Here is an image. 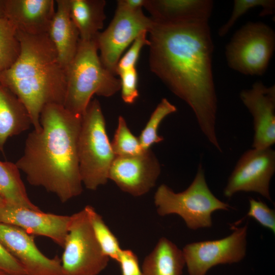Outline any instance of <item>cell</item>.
I'll use <instances>...</instances> for the list:
<instances>
[{"instance_id":"cell-1","label":"cell","mask_w":275,"mask_h":275,"mask_svg":"<svg viewBox=\"0 0 275 275\" xmlns=\"http://www.w3.org/2000/svg\"><path fill=\"white\" fill-rule=\"evenodd\" d=\"M148 33L151 71L190 107L203 133L221 152L215 128L214 46L208 22L163 24L153 21Z\"/></svg>"},{"instance_id":"cell-2","label":"cell","mask_w":275,"mask_h":275,"mask_svg":"<svg viewBox=\"0 0 275 275\" xmlns=\"http://www.w3.org/2000/svg\"><path fill=\"white\" fill-rule=\"evenodd\" d=\"M81 122V115L63 105H45L40 129L28 134L23 153L15 163L30 184L43 187L62 203L82 191L77 155Z\"/></svg>"},{"instance_id":"cell-3","label":"cell","mask_w":275,"mask_h":275,"mask_svg":"<svg viewBox=\"0 0 275 275\" xmlns=\"http://www.w3.org/2000/svg\"><path fill=\"white\" fill-rule=\"evenodd\" d=\"M21 46L15 63L0 74V81L22 102L34 129L41 128L40 117L48 104L64 105L66 70L47 34L33 35L16 31Z\"/></svg>"},{"instance_id":"cell-4","label":"cell","mask_w":275,"mask_h":275,"mask_svg":"<svg viewBox=\"0 0 275 275\" xmlns=\"http://www.w3.org/2000/svg\"><path fill=\"white\" fill-rule=\"evenodd\" d=\"M98 50L96 39H79L75 55L65 70L64 106L73 114L82 116L94 95L109 97L120 90V79L104 67Z\"/></svg>"},{"instance_id":"cell-5","label":"cell","mask_w":275,"mask_h":275,"mask_svg":"<svg viewBox=\"0 0 275 275\" xmlns=\"http://www.w3.org/2000/svg\"><path fill=\"white\" fill-rule=\"evenodd\" d=\"M77 155L82 185L95 190L106 184L115 155L107 135L101 105L96 99L91 100L81 116Z\"/></svg>"},{"instance_id":"cell-6","label":"cell","mask_w":275,"mask_h":275,"mask_svg":"<svg viewBox=\"0 0 275 275\" xmlns=\"http://www.w3.org/2000/svg\"><path fill=\"white\" fill-rule=\"evenodd\" d=\"M154 202L160 216L177 214L192 230L211 227L213 212L231 208L211 191L201 164L192 183L185 190L175 193L168 185L161 184L155 193Z\"/></svg>"},{"instance_id":"cell-7","label":"cell","mask_w":275,"mask_h":275,"mask_svg":"<svg viewBox=\"0 0 275 275\" xmlns=\"http://www.w3.org/2000/svg\"><path fill=\"white\" fill-rule=\"evenodd\" d=\"M275 47V33L262 22H248L233 35L226 46L230 68L243 74L261 76Z\"/></svg>"},{"instance_id":"cell-8","label":"cell","mask_w":275,"mask_h":275,"mask_svg":"<svg viewBox=\"0 0 275 275\" xmlns=\"http://www.w3.org/2000/svg\"><path fill=\"white\" fill-rule=\"evenodd\" d=\"M63 248L61 262L64 275H98L109 260L96 240L85 208L70 215Z\"/></svg>"},{"instance_id":"cell-9","label":"cell","mask_w":275,"mask_h":275,"mask_svg":"<svg viewBox=\"0 0 275 275\" xmlns=\"http://www.w3.org/2000/svg\"><path fill=\"white\" fill-rule=\"evenodd\" d=\"M153 23L142 10H129L118 1L112 20L96 38L99 57L104 67L116 75L118 62L125 49L142 32L148 33Z\"/></svg>"},{"instance_id":"cell-10","label":"cell","mask_w":275,"mask_h":275,"mask_svg":"<svg viewBox=\"0 0 275 275\" xmlns=\"http://www.w3.org/2000/svg\"><path fill=\"white\" fill-rule=\"evenodd\" d=\"M247 226L224 238L186 244L182 250L189 275H205L212 267L241 261L245 256Z\"/></svg>"},{"instance_id":"cell-11","label":"cell","mask_w":275,"mask_h":275,"mask_svg":"<svg viewBox=\"0 0 275 275\" xmlns=\"http://www.w3.org/2000/svg\"><path fill=\"white\" fill-rule=\"evenodd\" d=\"M275 172V151L271 147L245 151L228 178L224 195L230 198L239 191L255 192L271 201L270 180Z\"/></svg>"},{"instance_id":"cell-12","label":"cell","mask_w":275,"mask_h":275,"mask_svg":"<svg viewBox=\"0 0 275 275\" xmlns=\"http://www.w3.org/2000/svg\"><path fill=\"white\" fill-rule=\"evenodd\" d=\"M160 163L151 149L130 156H115L109 168L111 180L123 191L133 196L146 194L156 184Z\"/></svg>"},{"instance_id":"cell-13","label":"cell","mask_w":275,"mask_h":275,"mask_svg":"<svg viewBox=\"0 0 275 275\" xmlns=\"http://www.w3.org/2000/svg\"><path fill=\"white\" fill-rule=\"evenodd\" d=\"M33 236L18 227L0 223V242L27 275H64L61 259L44 255L36 246Z\"/></svg>"},{"instance_id":"cell-14","label":"cell","mask_w":275,"mask_h":275,"mask_svg":"<svg viewBox=\"0 0 275 275\" xmlns=\"http://www.w3.org/2000/svg\"><path fill=\"white\" fill-rule=\"evenodd\" d=\"M240 98L253 118L254 135L252 147L261 149L275 143V86L261 81L242 90Z\"/></svg>"},{"instance_id":"cell-15","label":"cell","mask_w":275,"mask_h":275,"mask_svg":"<svg viewBox=\"0 0 275 275\" xmlns=\"http://www.w3.org/2000/svg\"><path fill=\"white\" fill-rule=\"evenodd\" d=\"M70 215L45 213L40 210L6 204L0 208V223L18 227L32 235L48 237L64 246Z\"/></svg>"},{"instance_id":"cell-16","label":"cell","mask_w":275,"mask_h":275,"mask_svg":"<svg viewBox=\"0 0 275 275\" xmlns=\"http://www.w3.org/2000/svg\"><path fill=\"white\" fill-rule=\"evenodd\" d=\"M55 5L53 0H4L5 17L16 31L33 35L47 34Z\"/></svg>"},{"instance_id":"cell-17","label":"cell","mask_w":275,"mask_h":275,"mask_svg":"<svg viewBox=\"0 0 275 275\" xmlns=\"http://www.w3.org/2000/svg\"><path fill=\"white\" fill-rule=\"evenodd\" d=\"M156 23L163 24L208 22L211 0H146L144 7Z\"/></svg>"},{"instance_id":"cell-18","label":"cell","mask_w":275,"mask_h":275,"mask_svg":"<svg viewBox=\"0 0 275 275\" xmlns=\"http://www.w3.org/2000/svg\"><path fill=\"white\" fill-rule=\"evenodd\" d=\"M57 9L48 35L53 43L59 61L66 70L76 52L79 35L70 14V0L55 1Z\"/></svg>"},{"instance_id":"cell-19","label":"cell","mask_w":275,"mask_h":275,"mask_svg":"<svg viewBox=\"0 0 275 275\" xmlns=\"http://www.w3.org/2000/svg\"><path fill=\"white\" fill-rule=\"evenodd\" d=\"M32 125L22 102L0 81V151L8 138L28 130Z\"/></svg>"},{"instance_id":"cell-20","label":"cell","mask_w":275,"mask_h":275,"mask_svg":"<svg viewBox=\"0 0 275 275\" xmlns=\"http://www.w3.org/2000/svg\"><path fill=\"white\" fill-rule=\"evenodd\" d=\"M185 265L182 251L163 237L145 258L141 269L142 275H182Z\"/></svg>"},{"instance_id":"cell-21","label":"cell","mask_w":275,"mask_h":275,"mask_svg":"<svg viewBox=\"0 0 275 275\" xmlns=\"http://www.w3.org/2000/svg\"><path fill=\"white\" fill-rule=\"evenodd\" d=\"M104 0H70V17L82 41L95 40L106 18Z\"/></svg>"},{"instance_id":"cell-22","label":"cell","mask_w":275,"mask_h":275,"mask_svg":"<svg viewBox=\"0 0 275 275\" xmlns=\"http://www.w3.org/2000/svg\"><path fill=\"white\" fill-rule=\"evenodd\" d=\"M0 196L8 205L40 210L28 197L20 170L12 162L0 160Z\"/></svg>"},{"instance_id":"cell-23","label":"cell","mask_w":275,"mask_h":275,"mask_svg":"<svg viewBox=\"0 0 275 275\" xmlns=\"http://www.w3.org/2000/svg\"><path fill=\"white\" fill-rule=\"evenodd\" d=\"M88 215L95 236L103 254L117 261L122 250L117 238L111 231L95 209L90 205L84 207Z\"/></svg>"},{"instance_id":"cell-24","label":"cell","mask_w":275,"mask_h":275,"mask_svg":"<svg viewBox=\"0 0 275 275\" xmlns=\"http://www.w3.org/2000/svg\"><path fill=\"white\" fill-rule=\"evenodd\" d=\"M20 51L16 29L6 18H0V74L15 63Z\"/></svg>"},{"instance_id":"cell-25","label":"cell","mask_w":275,"mask_h":275,"mask_svg":"<svg viewBox=\"0 0 275 275\" xmlns=\"http://www.w3.org/2000/svg\"><path fill=\"white\" fill-rule=\"evenodd\" d=\"M177 111V107L167 99L163 98L157 105L139 137L143 150L150 149L151 146L163 140L158 134L159 126L168 115Z\"/></svg>"},{"instance_id":"cell-26","label":"cell","mask_w":275,"mask_h":275,"mask_svg":"<svg viewBox=\"0 0 275 275\" xmlns=\"http://www.w3.org/2000/svg\"><path fill=\"white\" fill-rule=\"evenodd\" d=\"M111 144L115 156H135L144 151L139 138L132 134L121 116L118 118L117 127Z\"/></svg>"},{"instance_id":"cell-27","label":"cell","mask_w":275,"mask_h":275,"mask_svg":"<svg viewBox=\"0 0 275 275\" xmlns=\"http://www.w3.org/2000/svg\"><path fill=\"white\" fill-rule=\"evenodd\" d=\"M261 7L260 16L272 15L275 9L274 0H235L232 12L229 19L218 30L220 37L225 36L234 25L238 18L251 9Z\"/></svg>"},{"instance_id":"cell-28","label":"cell","mask_w":275,"mask_h":275,"mask_svg":"<svg viewBox=\"0 0 275 275\" xmlns=\"http://www.w3.org/2000/svg\"><path fill=\"white\" fill-rule=\"evenodd\" d=\"M148 32H142L131 43L128 51L119 60L116 69V75L120 72L135 67L142 48L149 46L150 42L147 38Z\"/></svg>"},{"instance_id":"cell-29","label":"cell","mask_w":275,"mask_h":275,"mask_svg":"<svg viewBox=\"0 0 275 275\" xmlns=\"http://www.w3.org/2000/svg\"><path fill=\"white\" fill-rule=\"evenodd\" d=\"M250 208L247 215L255 219L263 227L275 233V212L265 203L253 198L249 200Z\"/></svg>"},{"instance_id":"cell-30","label":"cell","mask_w":275,"mask_h":275,"mask_svg":"<svg viewBox=\"0 0 275 275\" xmlns=\"http://www.w3.org/2000/svg\"><path fill=\"white\" fill-rule=\"evenodd\" d=\"M118 75L120 77L122 99L126 103L132 104L139 96L138 76L135 67L122 71Z\"/></svg>"},{"instance_id":"cell-31","label":"cell","mask_w":275,"mask_h":275,"mask_svg":"<svg viewBox=\"0 0 275 275\" xmlns=\"http://www.w3.org/2000/svg\"><path fill=\"white\" fill-rule=\"evenodd\" d=\"M117 262L119 264L121 275H142L138 258L131 250L122 249Z\"/></svg>"},{"instance_id":"cell-32","label":"cell","mask_w":275,"mask_h":275,"mask_svg":"<svg viewBox=\"0 0 275 275\" xmlns=\"http://www.w3.org/2000/svg\"><path fill=\"white\" fill-rule=\"evenodd\" d=\"M0 271L9 275H27L21 265L1 242Z\"/></svg>"},{"instance_id":"cell-33","label":"cell","mask_w":275,"mask_h":275,"mask_svg":"<svg viewBox=\"0 0 275 275\" xmlns=\"http://www.w3.org/2000/svg\"><path fill=\"white\" fill-rule=\"evenodd\" d=\"M119 2L126 8L132 10H142L146 4V0H120Z\"/></svg>"},{"instance_id":"cell-34","label":"cell","mask_w":275,"mask_h":275,"mask_svg":"<svg viewBox=\"0 0 275 275\" xmlns=\"http://www.w3.org/2000/svg\"><path fill=\"white\" fill-rule=\"evenodd\" d=\"M5 17L4 0H0V18Z\"/></svg>"},{"instance_id":"cell-35","label":"cell","mask_w":275,"mask_h":275,"mask_svg":"<svg viewBox=\"0 0 275 275\" xmlns=\"http://www.w3.org/2000/svg\"><path fill=\"white\" fill-rule=\"evenodd\" d=\"M5 202L4 201V200L2 198V197L0 196V208L3 207L6 205Z\"/></svg>"},{"instance_id":"cell-36","label":"cell","mask_w":275,"mask_h":275,"mask_svg":"<svg viewBox=\"0 0 275 275\" xmlns=\"http://www.w3.org/2000/svg\"><path fill=\"white\" fill-rule=\"evenodd\" d=\"M0 275H9L4 272L0 271Z\"/></svg>"}]
</instances>
